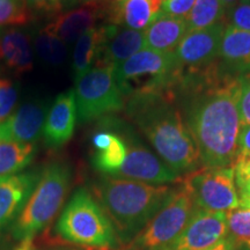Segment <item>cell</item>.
I'll use <instances>...</instances> for the list:
<instances>
[{"mask_svg": "<svg viewBox=\"0 0 250 250\" xmlns=\"http://www.w3.org/2000/svg\"><path fill=\"white\" fill-rule=\"evenodd\" d=\"M105 35V24L95 26L83 34L74 43L72 56V74L74 81L94 67L101 52Z\"/></svg>", "mask_w": 250, "mask_h": 250, "instance_id": "cell-23", "label": "cell"}, {"mask_svg": "<svg viewBox=\"0 0 250 250\" xmlns=\"http://www.w3.org/2000/svg\"><path fill=\"white\" fill-rule=\"evenodd\" d=\"M196 0H165L160 13L175 18L186 19L195 5Z\"/></svg>", "mask_w": 250, "mask_h": 250, "instance_id": "cell-34", "label": "cell"}, {"mask_svg": "<svg viewBox=\"0 0 250 250\" xmlns=\"http://www.w3.org/2000/svg\"><path fill=\"white\" fill-rule=\"evenodd\" d=\"M73 170L66 161H52L41 170L36 187L21 213L12 224V235L18 242L33 241L51 223L64 204Z\"/></svg>", "mask_w": 250, "mask_h": 250, "instance_id": "cell-4", "label": "cell"}, {"mask_svg": "<svg viewBox=\"0 0 250 250\" xmlns=\"http://www.w3.org/2000/svg\"><path fill=\"white\" fill-rule=\"evenodd\" d=\"M125 116L151 143L159 158L180 176L202 167L173 89H152L125 98Z\"/></svg>", "mask_w": 250, "mask_h": 250, "instance_id": "cell-2", "label": "cell"}, {"mask_svg": "<svg viewBox=\"0 0 250 250\" xmlns=\"http://www.w3.org/2000/svg\"><path fill=\"white\" fill-rule=\"evenodd\" d=\"M50 105L48 100L35 99L14 109V111L0 123V140L35 144L42 136Z\"/></svg>", "mask_w": 250, "mask_h": 250, "instance_id": "cell-14", "label": "cell"}, {"mask_svg": "<svg viewBox=\"0 0 250 250\" xmlns=\"http://www.w3.org/2000/svg\"><path fill=\"white\" fill-rule=\"evenodd\" d=\"M33 20L26 0H0V29L23 26Z\"/></svg>", "mask_w": 250, "mask_h": 250, "instance_id": "cell-28", "label": "cell"}, {"mask_svg": "<svg viewBox=\"0 0 250 250\" xmlns=\"http://www.w3.org/2000/svg\"><path fill=\"white\" fill-rule=\"evenodd\" d=\"M111 2H115V4H118V2H121V1H123V0H110Z\"/></svg>", "mask_w": 250, "mask_h": 250, "instance_id": "cell-40", "label": "cell"}, {"mask_svg": "<svg viewBox=\"0 0 250 250\" xmlns=\"http://www.w3.org/2000/svg\"><path fill=\"white\" fill-rule=\"evenodd\" d=\"M174 52L145 48L114 68V76L124 98L137 92L173 87L182 73Z\"/></svg>", "mask_w": 250, "mask_h": 250, "instance_id": "cell-6", "label": "cell"}, {"mask_svg": "<svg viewBox=\"0 0 250 250\" xmlns=\"http://www.w3.org/2000/svg\"><path fill=\"white\" fill-rule=\"evenodd\" d=\"M225 29L223 21L206 29L187 33L175 50L183 70H201L217 62Z\"/></svg>", "mask_w": 250, "mask_h": 250, "instance_id": "cell-12", "label": "cell"}, {"mask_svg": "<svg viewBox=\"0 0 250 250\" xmlns=\"http://www.w3.org/2000/svg\"><path fill=\"white\" fill-rule=\"evenodd\" d=\"M35 144L0 140V177L21 173L35 158Z\"/></svg>", "mask_w": 250, "mask_h": 250, "instance_id": "cell-24", "label": "cell"}, {"mask_svg": "<svg viewBox=\"0 0 250 250\" xmlns=\"http://www.w3.org/2000/svg\"><path fill=\"white\" fill-rule=\"evenodd\" d=\"M173 190L168 186H154L105 175L94 184L96 199L111 220L122 246L138 235L160 211Z\"/></svg>", "mask_w": 250, "mask_h": 250, "instance_id": "cell-3", "label": "cell"}, {"mask_svg": "<svg viewBox=\"0 0 250 250\" xmlns=\"http://www.w3.org/2000/svg\"><path fill=\"white\" fill-rule=\"evenodd\" d=\"M218 62L225 72L234 77L250 73V31L226 27Z\"/></svg>", "mask_w": 250, "mask_h": 250, "instance_id": "cell-20", "label": "cell"}, {"mask_svg": "<svg viewBox=\"0 0 250 250\" xmlns=\"http://www.w3.org/2000/svg\"><path fill=\"white\" fill-rule=\"evenodd\" d=\"M33 37V45L36 55L46 65L59 67L64 65L68 57V45L57 36L52 35L42 28Z\"/></svg>", "mask_w": 250, "mask_h": 250, "instance_id": "cell-26", "label": "cell"}, {"mask_svg": "<svg viewBox=\"0 0 250 250\" xmlns=\"http://www.w3.org/2000/svg\"><path fill=\"white\" fill-rule=\"evenodd\" d=\"M51 250H81V249H77L73 248V247H55Z\"/></svg>", "mask_w": 250, "mask_h": 250, "instance_id": "cell-38", "label": "cell"}, {"mask_svg": "<svg viewBox=\"0 0 250 250\" xmlns=\"http://www.w3.org/2000/svg\"><path fill=\"white\" fill-rule=\"evenodd\" d=\"M237 1H240V0H221V2H223L225 8H229L230 6H233L234 4H236Z\"/></svg>", "mask_w": 250, "mask_h": 250, "instance_id": "cell-37", "label": "cell"}, {"mask_svg": "<svg viewBox=\"0 0 250 250\" xmlns=\"http://www.w3.org/2000/svg\"><path fill=\"white\" fill-rule=\"evenodd\" d=\"M107 35L94 66L116 67L131 56L145 49L144 31L116 24H105Z\"/></svg>", "mask_w": 250, "mask_h": 250, "instance_id": "cell-18", "label": "cell"}, {"mask_svg": "<svg viewBox=\"0 0 250 250\" xmlns=\"http://www.w3.org/2000/svg\"><path fill=\"white\" fill-rule=\"evenodd\" d=\"M237 155H250V124L241 125L237 137Z\"/></svg>", "mask_w": 250, "mask_h": 250, "instance_id": "cell-35", "label": "cell"}, {"mask_svg": "<svg viewBox=\"0 0 250 250\" xmlns=\"http://www.w3.org/2000/svg\"><path fill=\"white\" fill-rule=\"evenodd\" d=\"M77 123V107L74 90L61 93L56 96L46 115L42 137L46 147L59 149L73 137Z\"/></svg>", "mask_w": 250, "mask_h": 250, "instance_id": "cell-16", "label": "cell"}, {"mask_svg": "<svg viewBox=\"0 0 250 250\" xmlns=\"http://www.w3.org/2000/svg\"><path fill=\"white\" fill-rule=\"evenodd\" d=\"M171 89L202 167H232L241 127L240 77L228 74L217 61L201 70H183Z\"/></svg>", "mask_w": 250, "mask_h": 250, "instance_id": "cell-1", "label": "cell"}, {"mask_svg": "<svg viewBox=\"0 0 250 250\" xmlns=\"http://www.w3.org/2000/svg\"><path fill=\"white\" fill-rule=\"evenodd\" d=\"M30 11L41 13H64L76 6L79 0H26Z\"/></svg>", "mask_w": 250, "mask_h": 250, "instance_id": "cell-32", "label": "cell"}, {"mask_svg": "<svg viewBox=\"0 0 250 250\" xmlns=\"http://www.w3.org/2000/svg\"><path fill=\"white\" fill-rule=\"evenodd\" d=\"M232 167L240 206L250 208V155H237Z\"/></svg>", "mask_w": 250, "mask_h": 250, "instance_id": "cell-29", "label": "cell"}, {"mask_svg": "<svg viewBox=\"0 0 250 250\" xmlns=\"http://www.w3.org/2000/svg\"><path fill=\"white\" fill-rule=\"evenodd\" d=\"M187 33L186 19L159 13L144 30L145 48L161 52H174Z\"/></svg>", "mask_w": 250, "mask_h": 250, "instance_id": "cell-21", "label": "cell"}, {"mask_svg": "<svg viewBox=\"0 0 250 250\" xmlns=\"http://www.w3.org/2000/svg\"><path fill=\"white\" fill-rule=\"evenodd\" d=\"M243 250H250V247H249V248H246V249H243Z\"/></svg>", "mask_w": 250, "mask_h": 250, "instance_id": "cell-41", "label": "cell"}, {"mask_svg": "<svg viewBox=\"0 0 250 250\" xmlns=\"http://www.w3.org/2000/svg\"><path fill=\"white\" fill-rule=\"evenodd\" d=\"M77 121L80 124L123 110L125 98L114 76V67L94 66L74 81Z\"/></svg>", "mask_w": 250, "mask_h": 250, "instance_id": "cell-7", "label": "cell"}, {"mask_svg": "<svg viewBox=\"0 0 250 250\" xmlns=\"http://www.w3.org/2000/svg\"><path fill=\"white\" fill-rule=\"evenodd\" d=\"M226 27L250 31V0H240L225 12Z\"/></svg>", "mask_w": 250, "mask_h": 250, "instance_id": "cell-31", "label": "cell"}, {"mask_svg": "<svg viewBox=\"0 0 250 250\" xmlns=\"http://www.w3.org/2000/svg\"><path fill=\"white\" fill-rule=\"evenodd\" d=\"M34 67L31 34L19 27L0 29V77H21Z\"/></svg>", "mask_w": 250, "mask_h": 250, "instance_id": "cell-15", "label": "cell"}, {"mask_svg": "<svg viewBox=\"0 0 250 250\" xmlns=\"http://www.w3.org/2000/svg\"><path fill=\"white\" fill-rule=\"evenodd\" d=\"M19 85L7 77H0V123L12 112L19 100Z\"/></svg>", "mask_w": 250, "mask_h": 250, "instance_id": "cell-30", "label": "cell"}, {"mask_svg": "<svg viewBox=\"0 0 250 250\" xmlns=\"http://www.w3.org/2000/svg\"><path fill=\"white\" fill-rule=\"evenodd\" d=\"M102 17L103 8L99 1L90 2L58 14L42 29L57 36L62 42L70 45L76 43L77 40L87 30L95 27L99 19Z\"/></svg>", "mask_w": 250, "mask_h": 250, "instance_id": "cell-19", "label": "cell"}, {"mask_svg": "<svg viewBox=\"0 0 250 250\" xmlns=\"http://www.w3.org/2000/svg\"><path fill=\"white\" fill-rule=\"evenodd\" d=\"M196 206L183 186L174 189L149 223L133 240L123 246V250H167L182 233Z\"/></svg>", "mask_w": 250, "mask_h": 250, "instance_id": "cell-8", "label": "cell"}, {"mask_svg": "<svg viewBox=\"0 0 250 250\" xmlns=\"http://www.w3.org/2000/svg\"><path fill=\"white\" fill-rule=\"evenodd\" d=\"M226 236V213L196 208L182 233L167 250H205Z\"/></svg>", "mask_w": 250, "mask_h": 250, "instance_id": "cell-11", "label": "cell"}, {"mask_svg": "<svg viewBox=\"0 0 250 250\" xmlns=\"http://www.w3.org/2000/svg\"><path fill=\"white\" fill-rule=\"evenodd\" d=\"M227 239L235 246L236 250H243L250 247V208H239L228 211Z\"/></svg>", "mask_w": 250, "mask_h": 250, "instance_id": "cell-27", "label": "cell"}, {"mask_svg": "<svg viewBox=\"0 0 250 250\" xmlns=\"http://www.w3.org/2000/svg\"><path fill=\"white\" fill-rule=\"evenodd\" d=\"M56 233L64 241L86 248L109 250L120 245L108 214L86 188L72 195L58 218Z\"/></svg>", "mask_w": 250, "mask_h": 250, "instance_id": "cell-5", "label": "cell"}, {"mask_svg": "<svg viewBox=\"0 0 250 250\" xmlns=\"http://www.w3.org/2000/svg\"><path fill=\"white\" fill-rule=\"evenodd\" d=\"M164 0H123L110 12V24L145 30L158 17Z\"/></svg>", "mask_w": 250, "mask_h": 250, "instance_id": "cell-22", "label": "cell"}, {"mask_svg": "<svg viewBox=\"0 0 250 250\" xmlns=\"http://www.w3.org/2000/svg\"><path fill=\"white\" fill-rule=\"evenodd\" d=\"M226 8L221 0H196L186 18L189 31L202 30L223 22Z\"/></svg>", "mask_w": 250, "mask_h": 250, "instance_id": "cell-25", "label": "cell"}, {"mask_svg": "<svg viewBox=\"0 0 250 250\" xmlns=\"http://www.w3.org/2000/svg\"><path fill=\"white\" fill-rule=\"evenodd\" d=\"M182 186L197 208L227 213L240 206L233 167H201L184 175Z\"/></svg>", "mask_w": 250, "mask_h": 250, "instance_id": "cell-9", "label": "cell"}, {"mask_svg": "<svg viewBox=\"0 0 250 250\" xmlns=\"http://www.w3.org/2000/svg\"><path fill=\"white\" fill-rule=\"evenodd\" d=\"M239 110L241 125L250 124V73L240 77Z\"/></svg>", "mask_w": 250, "mask_h": 250, "instance_id": "cell-33", "label": "cell"}, {"mask_svg": "<svg viewBox=\"0 0 250 250\" xmlns=\"http://www.w3.org/2000/svg\"><path fill=\"white\" fill-rule=\"evenodd\" d=\"M120 127L127 143V154L120 169L112 177L138 181L154 186H166L181 181V176L171 170L159 156L140 143L132 126L120 120Z\"/></svg>", "mask_w": 250, "mask_h": 250, "instance_id": "cell-10", "label": "cell"}, {"mask_svg": "<svg viewBox=\"0 0 250 250\" xmlns=\"http://www.w3.org/2000/svg\"><path fill=\"white\" fill-rule=\"evenodd\" d=\"M40 176L41 170H30L0 177V233L21 213Z\"/></svg>", "mask_w": 250, "mask_h": 250, "instance_id": "cell-17", "label": "cell"}, {"mask_svg": "<svg viewBox=\"0 0 250 250\" xmlns=\"http://www.w3.org/2000/svg\"><path fill=\"white\" fill-rule=\"evenodd\" d=\"M205 250H236V248L229 239L225 237V239L221 240V241H219L217 245L212 246V247H210V248H208Z\"/></svg>", "mask_w": 250, "mask_h": 250, "instance_id": "cell-36", "label": "cell"}, {"mask_svg": "<svg viewBox=\"0 0 250 250\" xmlns=\"http://www.w3.org/2000/svg\"><path fill=\"white\" fill-rule=\"evenodd\" d=\"M93 166L105 176H114L127 154V143L120 127V120L107 116L93 133Z\"/></svg>", "mask_w": 250, "mask_h": 250, "instance_id": "cell-13", "label": "cell"}, {"mask_svg": "<svg viewBox=\"0 0 250 250\" xmlns=\"http://www.w3.org/2000/svg\"><path fill=\"white\" fill-rule=\"evenodd\" d=\"M79 1L83 2V4H90V2H96L99 0H79Z\"/></svg>", "mask_w": 250, "mask_h": 250, "instance_id": "cell-39", "label": "cell"}]
</instances>
